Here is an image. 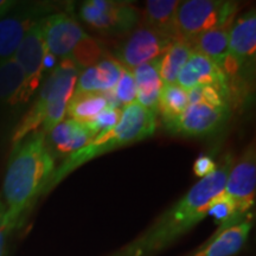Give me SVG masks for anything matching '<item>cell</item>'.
Segmentation results:
<instances>
[{
    "instance_id": "cell-1",
    "label": "cell",
    "mask_w": 256,
    "mask_h": 256,
    "mask_svg": "<svg viewBox=\"0 0 256 256\" xmlns=\"http://www.w3.org/2000/svg\"><path fill=\"white\" fill-rule=\"evenodd\" d=\"M232 166V156L226 154L212 174L194 185L151 228L110 256H153L190 232L208 216L211 202L223 191Z\"/></svg>"
},
{
    "instance_id": "cell-2",
    "label": "cell",
    "mask_w": 256,
    "mask_h": 256,
    "mask_svg": "<svg viewBox=\"0 0 256 256\" xmlns=\"http://www.w3.org/2000/svg\"><path fill=\"white\" fill-rule=\"evenodd\" d=\"M54 171L55 159L46 147V133L37 130L14 144L0 197L12 229L22 223L38 198L46 194Z\"/></svg>"
},
{
    "instance_id": "cell-3",
    "label": "cell",
    "mask_w": 256,
    "mask_h": 256,
    "mask_svg": "<svg viewBox=\"0 0 256 256\" xmlns=\"http://www.w3.org/2000/svg\"><path fill=\"white\" fill-rule=\"evenodd\" d=\"M156 113L144 108L138 102L126 106L121 112L120 121L116 126L98 134L88 145L64 158L62 164L54 171L46 194L86 162L113 150L132 145L153 136L156 127Z\"/></svg>"
},
{
    "instance_id": "cell-4",
    "label": "cell",
    "mask_w": 256,
    "mask_h": 256,
    "mask_svg": "<svg viewBox=\"0 0 256 256\" xmlns=\"http://www.w3.org/2000/svg\"><path fill=\"white\" fill-rule=\"evenodd\" d=\"M238 4L226 0H186L176 12V38L190 46L203 32L232 28Z\"/></svg>"
},
{
    "instance_id": "cell-5",
    "label": "cell",
    "mask_w": 256,
    "mask_h": 256,
    "mask_svg": "<svg viewBox=\"0 0 256 256\" xmlns=\"http://www.w3.org/2000/svg\"><path fill=\"white\" fill-rule=\"evenodd\" d=\"M256 57V14L250 10L232 25L229 31L228 55L220 70L228 82L238 81L243 87L246 78L254 72Z\"/></svg>"
},
{
    "instance_id": "cell-6",
    "label": "cell",
    "mask_w": 256,
    "mask_h": 256,
    "mask_svg": "<svg viewBox=\"0 0 256 256\" xmlns=\"http://www.w3.org/2000/svg\"><path fill=\"white\" fill-rule=\"evenodd\" d=\"M78 14L92 31L108 37L130 34L142 23V11L130 2L88 0L80 6Z\"/></svg>"
},
{
    "instance_id": "cell-7",
    "label": "cell",
    "mask_w": 256,
    "mask_h": 256,
    "mask_svg": "<svg viewBox=\"0 0 256 256\" xmlns=\"http://www.w3.org/2000/svg\"><path fill=\"white\" fill-rule=\"evenodd\" d=\"M51 6L22 4L14 6L0 18V64L12 60L28 31L34 24L51 14Z\"/></svg>"
},
{
    "instance_id": "cell-8",
    "label": "cell",
    "mask_w": 256,
    "mask_h": 256,
    "mask_svg": "<svg viewBox=\"0 0 256 256\" xmlns=\"http://www.w3.org/2000/svg\"><path fill=\"white\" fill-rule=\"evenodd\" d=\"M174 43L160 32L140 25L114 51L115 60L124 69L133 70L144 63L158 58Z\"/></svg>"
},
{
    "instance_id": "cell-9",
    "label": "cell",
    "mask_w": 256,
    "mask_h": 256,
    "mask_svg": "<svg viewBox=\"0 0 256 256\" xmlns=\"http://www.w3.org/2000/svg\"><path fill=\"white\" fill-rule=\"evenodd\" d=\"M256 152L255 144L247 147L241 158L230 168L222 194L232 202L240 220L255 204Z\"/></svg>"
},
{
    "instance_id": "cell-10",
    "label": "cell",
    "mask_w": 256,
    "mask_h": 256,
    "mask_svg": "<svg viewBox=\"0 0 256 256\" xmlns=\"http://www.w3.org/2000/svg\"><path fill=\"white\" fill-rule=\"evenodd\" d=\"M42 34L46 50L56 58H72L89 37L72 16L56 12L42 19Z\"/></svg>"
},
{
    "instance_id": "cell-11",
    "label": "cell",
    "mask_w": 256,
    "mask_h": 256,
    "mask_svg": "<svg viewBox=\"0 0 256 256\" xmlns=\"http://www.w3.org/2000/svg\"><path fill=\"white\" fill-rule=\"evenodd\" d=\"M230 107H214L204 102L188 104L183 114L166 130L184 136H208L223 128L230 119Z\"/></svg>"
},
{
    "instance_id": "cell-12",
    "label": "cell",
    "mask_w": 256,
    "mask_h": 256,
    "mask_svg": "<svg viewBox=\"0 0 256 256\" xmlns=\"http://www.w3.org/2000/svg\"><path fill=\"white\" fill-rule=\"evenodd\" d=\"M46 51L43 34H42L40 20L28 31L14 57V60L24 72L25 89H26L28 100L38 90L42 82L46 80L43 60Z\"/></svg>"
},
{
    "instance_id": "cell-13",
    "label": "cell",
    "mask_w": 256,
    "mask_h": 256,
    "mask_svg": "<svg viewBox=\"0 0 256 256\" xmlns=\"http://www.w3.org/2000/svg\"><path fill=\"white\" fill-rule=\"evenodd\" d=\"M95 136L87 124L66 119L46 134L48 150L54 156H68L88 145Z\"/></svg>"
},
{
    "instance_id": "cell-14",
    "label": "cell",
    "mask_w": 256,
    "mask_h": 256,
    "mask_svg": "<svg viewBox=\"0 0 256 256\" xmlns=\"http://www.w3.org/2000/svg\"><path fill=\"white\" fill-rule=\"evenodd\" d=\"M124 66L114 57L104 56L94 66L83 69L75 86V92H104L113 90Z\"/></svg>"
},
{
    "instance_id": "cell-15",
    "label": "cell",
    "mask_w": 256,
    "mask_h": 256,
    "mask_svg": "<svg viewBox=\"0 0 256 256\" xmlns=\"http://www.w3.org/2000/svg\"><path fill=\"white\" fill-rule=\"evenodd\" d=\"M252 223L249 220L232 224L226 228L218 229L211 241L197 250L194 256H232L241 250L247 242Z\"/></svg>"
},
{
    "instance_id": "cell-16",
    "label": "cell",
    "mask_w": 256,
    "mask_h": 256,
    "mask_svg": "<svg viewBox=\"0 0 256 256\" xmlns=\"http://www.w3.org/2000/svg\"><path fill=\"white\" fill-rule=\"evenodd\" d=\"M226 81V76L215 63L196 51H192L186 63L182 68L177 78V84L185 90L203 84Z\"/></svg>"
},
{
    "instance_id": "cell-17",
    "label": "cell",
    "mask_w": 256,
    "mask_h": 256,
    "mask_svg": "<svg viewBox=\"0 0 256 256\" xmlns=\"http://www.w3.org/2000/svg\"><path fill=\"white\" fill-rule=\"evenodd\" d=\"M160 57L144 63L132 70L136 81L138 104L144 108L158 113L159 95L162 88V82L159 74Z\"/></svg>"
},
{
    "instance_id": "cell-18",
    "label": "cell",
    "mask_w": 256,
    "mask_h": 256,
    "mask_svg": "<svg viewBox=\"0 0 256 256\" xmlns=\"http://www.w3.org/2000/svg\"><path fill=\"white\" fill-rule=\"evenodd\" d=\"M179 2L177 0H148L142 11L140 25L158 31L176 42V12Z\"/></svg>"
},
{
    "instance_id": "cell-19",
    "label": "cell",
    "mask_w": 256,
    "mask_h": 256,
    "mask_svg": "<svg viewBox=\"0 0 256 256\" xmlns=\"http://www.w3.org/2000/svg\"><path fill=\"white\" fill-rule=\"evenodd\" d=\"M28 101L20 66L14 58L0 64V104L16 107Z\"/></svg>"
},
{
    "instance_id": "cell-20",
    "label": "cell",
    "mask_w": 256,
    "mask_h": 256,
    "mask_svg": "<svg viewBox=\"0 0 256 256\" xmlns=\"http://www.w3.org/2000/svg\"><path fill=\"white\" fill-rule=\"evenodd\" d=\"M110 108L104 92H74L66 106V114L81 124L94 121L102 112Z\"/></svg>"
},
{
    "instance_id": "cell-21",
    "label": "cell",
    "mask_w": 256,
    "mask_h": 256,
    "mask_svg": "<svg viewBox=\"0 0 256 256\" xmlns=\"http://www.w3.org/2000/svg\"><path fill=\"white\" fill-rule=\"evenodd\" d=\"M229 31L230 28H224L203 32L191 40L190 46L192 51L208 57L220 69L228 55Z\"/></svg>"
},
{
    "instance_id": "cell-22",
    "label": "cell",
    "mask_w": 256,
    "mask_h": 256,
    "mask_svg": "<svg viewBox=\"0 0 256 256\" xmlns=\"http://www.w3.org/2000/svg\"><path fill=\"white\" fill-rule=\"evenodd\" d=\"M191 54V46L185 42L176 40L168 48L159 60V74L162 84H174L177 82L179 72Z\"/></svg>"
},
{
    "instance_id": "cell-23",
    "label": "cell",
    "mask_w": 256,
    "mask_h": 256,
    "mask_svg": "<svg viewBox=\"0 0 256 256\" xmlns=\"http://www.w3.org/2000/svg\"><path fill=\"white\" fill-rule=\"evenodd\" d=\"M188 106V92L178 84H164L158 101V112L162 114L164 127H168L183 114Z\"/></svg>"
},
{
    "instance_id": "cell-24",
    "label": "cell",
    "mask_w": 256,
    "mask_h": 256,
    "mask_svg": "<svg viewBox=\"0 0 256 256\" xmlns=\"http://www.w3.org/2000/svg\"><path fill=\"white\" fill-rule=\"evenodd\" d=\"M208 215L214 216L217 222L220 223V229L232 226L235 222H242L236 215V209L234 203L228 197L222 194V192L211 202L209 210H208Z\"/></svg>"
},
{
    "instance_id": "cell-25",
    "label": "cell",
    "mask_w": 256,
    "mask_h": 256,
    "mask_svg": "<svg viewBox=\"0 0 256 256\" xmlns=\"http://www.w3.org/2000/svg\"><path fill=\"white\" fill-rule=\"evenodd\" d=\"M115 98L121 106H126L136 102L134 100L136 98V81H134V76L132 70L124 69L121 74V78L118 81L116 86L113 89Z\"/></svg>"
},
{
    "instance_id": "cell-26",
    "label": "cell",
    "mask_w": 256,
    "mask_h": 256,
    "mask_svg": "<svg viewBox=\"0 0 256 256\" xmlns=\"http://www.w3.org/2000/svg\"><path fill=\"white\" fill-rule=\"evenodd\" d=\"M121 118L120 108H107L92 122L87 124L95 136L116 126Z\"/></svg>"
},
{
    "instance_id": "cell-27",
    "label": "cell",
    "mask_w": 256,
    "mask_h": 256,
    "mask_svg": "<svg viewBox=\"0 0 256 256\" xmlns=\"http://www.w3.org/2000/svg\"><path fill=\"white\" fill-rule=\"evenodd\" d=\"M12 230L14 229L8 222L5 206L0 200V256L6 255V243H8V238Z\"/></svg>"
},
{
    "instance_id": "cell-28",
    "label": "cell",
    "mask_w": 256,
    "mask_h": 256,
    "mask_svg": "<svg viewBox=\"0 0 256 256\" xmlns=\"http://www.w3.org/2000/svg\"><path fill=\"white\" fill-rule=\"evenodd\" d=\"M217 164L210 156H200L194 164V172L197 177L204 178L215 171Z\"/></svg>"
},
{
    "instance_id": "cell-29",
    "label": "cell",
    "mask_w": 256,
    "mask_h": 256,
    "mask_svg": "<svg viewBox=\"0 0 256 256\" xmlns=\"http://www.w3.org/2000/svg\"><path fill=\"white\" fill-rule=\"evenodd\" d=\"M16 5H17V2H14V0H0V18L8 14Z\"/></svg>"
}]
</instances>
